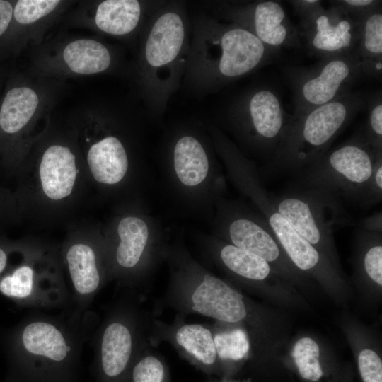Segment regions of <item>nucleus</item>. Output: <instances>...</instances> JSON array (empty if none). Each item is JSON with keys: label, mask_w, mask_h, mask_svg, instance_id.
I'll return each instance as SVG.
<instances>
[{"label": "nucleus", "mask_w": 382, "mask_h": 382, "mask_svg": "<svg viewBox=\"0 0 382 382\" xmlns=\"http://www.w3.org/2000/svg\"><path fill=\"white\" fill-rule=\"evenodd\" d=\"M93 313L74 308L57 316L33 313L16 334L18 382H77Z\"/></svg>", "instance_id": "nucleus-1"}, {"label": "nucleus", "mask_w": 382, "mask_h": 382, "mask_svg": "<svg viewBox=\"0 0 382 382\" xmlns=\"http://www.w3.org/2000/svg\"><path fill=\"white\" fill-rule=\"evenodd\" d=\"M270 48L248 30L206 13L191 23L189 57L183 85L196 96L219 91L262 64Z\"/></svg>", "instance_id": "nucleus-2"}, {"label": "nucleus", "mask_w": 382, "mask_h": 382, "mask_svg": "<svg viewBox=\"0 0 382 382\" xmlns=\"http://www.w3.org/2000/svg\"><path fill=\"white\" fill-rule=\"evenodd\" d=\"M191 23L185 4L163 1L148 18L140 51V82L149 111L161 114L180 87L189 57Z\"/></svg>", "instance_id": "nucleus-3"}, {"label": "nucleus", "mask_w": 382, "mask_h": 382, "mask_svg": "<svg viewBox=\"0 0 382 382\" xmlns=\"http://www.w3.org/2000/svg\"><path fill=\"white\" fill-rule=\"evenodd\" d=\"M13 177L16 181L13 192L22 219L42 223L71 211L89 181L71 149L61 144L48 146L34 170L18 169Z\"/></svg>", "instance_id": "nucleus-4"}, {"label": "nucleus", "mask_w": 382, "mask_h": 382, "mask_svg": "<svg viewBox=\"0 0 382 382\" xmlns=\"http://www.w3.org/2000/svg\"><path fill=\"white\" fill-rule=\"evenodd\" d=\"M152 316L137 292H127L108 307L92 339L95 382H130L132 366L149 343Z\"/></svg>", "instance_id": "nucleus-5"}, {"label": "nucleus", "mask_w": 382, "mask_h": 382, "mask_svg": "<svg viewBox=\"0 0 382 382\" xmlns=\"http://www.w3.org/2000/svg\"><path fill=\"white\" fill-rule=\"evenodd\" d=\"M365 105L361 93L348 92L293 117L272 156L273 167L286 171H301L316 162Z\"/></svg>", "instance_id": "nucleus-6"}, {"label": "nucleus", "mask_w": 382, "mask_h": 382, "mask_svg": "<svg viewBox=\"0 0 382 382\" xmlns=\"http://www.w3.org/2000/svg\"><path fill=\"white\" fill-rule=\"evenodd\" d=\"M377 155L364 134L348 139L301 171L300 190L318 189L363 201Z\"/></svg>", "instance_id": "nucleus-7"}, {"label": "nucleus", "mask_w": 382, "mask_h": 382, "mask_svg": "<svg viewBox=\"0 0 382 382\" xmlns=\"http://www.w3.org/2000/svg\"><path fill=\"white\" fill-rule=\"evenodd\" d=\"M59 250L37 241L22 262L0 280V291L30 308H57L71 301Z\"/></svg>", "instance_id": "nucleus-8"}, {"label": "nucleus", "mask_w": 382, "mask_h": 382, "mask_svg": "<svg viewBox=\"0 0 382 382\" xmlns=\"http://www.w3.org/2000/svg\"><path fill=\"white\" fill-rule=\"evenodd\" d=\"M270 197L277 211L316 249L328 247L335 227L347 220L337 196L325 190H300Z\"/></svg>", "instance_id": "nucleus-9"}, {"label": "nucleus", "mask_w": 382, "mask_h": 382, "mask_svg": "<svg viewBox=\"0 0 382 382\" xmlns=\"http://www.w3.org/2000/svg\"><path fill=\"white\" fill-rule=\"evenodd\" d=\"M63 270L71 284L74 308L86 312L108 281V264L102 247L89 231L71 233L59 249Z\"/></svg>", "instance_id": "nucleus-10"}, {"label": "nucleus", "mask_w": 382, "mask_h": 382, "mask_svg": "<svg viewBox=\"0 0 382 382\" xmlns=\"http://www.w3.org/2000/svg\"><path fill=\"white\" fill-rule=\"evenodd\" d=\"M228 111L234 123L272 156L293 119L277 95L267 88L250 89L236 100Z\"/></svg>", "instance_id": "nucleus-11"}, {"label": "nucleus", "mask_w": 382, "mask_h": 382, "mask_svg": "<svg viewBox=\"0 0 382 382\" xmlns=\"http://www.w3.org/2000/svg\"><path fill=\"white\" fill-rule=\"evenodd\" d=\"M303 16L306 35L312 51L324 57L352 55L358 36V19L340 5L328 10L316 0L296 1Z\"/></svg>", "instance_id": "nucleus-12"}, {"label": "nucleus", "mask_w": 382, "mask_h": 382, "mask_svg": "<svg viewBox=\"0 0 382 382\" xmlns=\"http://www.w3.org/2000/svg\"><path fill=\"white\" fill-rule=\"evenodd\" d=\"M323 59L296 80L294 118L349 92V87L362 73L354 56L335 55Z\"/></svg>", "instance_id": "nucleus-13"}, {"label": "nucleus", "mask_w": 382, "mask_h": 382, "mask_svg": "<svg viewBox=\"0 0 382 382\" xmlns=\"http://www.w3.org/2000/svg\"><path fill=\"white\" fill-rule=\"evenodd\" d=\"M149 342L156 347L162 342L170 343L179 356L207 375L221 376L209 323H188L177 314L170 323L151 317Z\"/></svg>", "instance_id": "nucleus-14"}, {"label": "nucleus", "mask_w": 382, "mask_h": 382, "mask_svg": "<svg viewBox=\"0 0 382 382\" xmlns=\"http://www.w3.org/2000/svg\"><path fill=\"white\" fill-rule=\"evenodd\" d=\"M214 10L222 18L253 33L266 46L276 48L294 40L295 30L281 4L274 1L217 3Z\"/></svg>", "instance_id": "nucleus-15"}, {"label": "nucleus", "mask_w": 382, "mask_h": 382, "mask_svg": "<svg viewBox=\"0 0 382 382\" xmlns=\"http://www.w3.org/2000/svg\"><path fill=\"white\" fill-rule=\"evenodd\" d=\"M253 195L265 216L267 224L291 262L304 271L318 268L321 260L318 250L301 236L277 211L271 197H267L257 183H253Z\"/></svg>", "instance_id": "nucleus-16"}, {"label": "nucleus", "mask_w": 382, "mask_h": 382, "mask_svg": "<svg viewBox=\"0 0 382 382\" xmlns=\"http://www.w3.org/2000/svg\"><path fill=\"white\" fill-rule=\"evenodd\" d=\"M119 243L111 252L110 270L129 289L138 286L137 272L146 253L149 231L146 223L134 216L122 218L117 226Z\"/></svg>", "instance_id": "nucleus-17"}, {"label": "nucleus", "mask_w": 382, "mask_h": 382, "mask_svg": "<svg viewBox=\"0 0 382 382\" xmlns=\"http://www.w3.org/2000/svg\"><path fill=\"white\" fill-rule=\"evenodd\" d=\"M164 1L106 0L98 6L95 21L102 31L122 36L134 31L145 14L157 9Z\"/></svg>", "instance_id": "nucleus-18"}, {"label": "nucleus", "mask_w": 382, "mask_h": 382, "mask_svg": "<svg viewBox=\"0 0 382 382\" xmlns=\"http://www.w3.org/2000/svg\"><path fill=\"white\" fill-rule=\"evenodd\" d=\"M86 163L88 175L103 185L118 183L129 168L125 148L115 136H107L92 144L87 153Z\"/></svg>", "instance_id": "nucleus-19"}, {"label": "nucleus", "mask_w": 382, "mask_h": 382, "mask_svg": "<svg viewBox=\"0 0 382 382\" xmlns=\"http://www.w3.org/2000/svg\"><path fill=\"white\" fill-rule=\"evenodd\" d=\"M228 236L232 245L256 255L269 263L278 262L281 259L282 247L265 221L236 218L229 224Z\"/></svg>", "instance_id": "nucleus-20"}, {"label": "nucleus", "mask_w": 382, "mask_h": 382, "mask_svg": "<svg viewBox=\"0 0 382 382\" xmlns=\"http://www.w3.org/2000/svg\"><path fill=\"white\" fill-rule=\"evenodd\" d=\"M358 19L355 57L362 73L379 76L382 69V14L378 8Z\"/></svg>", "instance_id": "nucleus-21"}, {"label": "nucleus", "mask_w": 382, "mask_h": 382, "mask_svg": "<svg viewBox=\"0 0 382 382\" xmlns=\"http://www.w3.org/2000/svg\"><path fill=\"white\" fill-rule=\"evenodd\" d=\"M223 379H228L235 365L249 356L250 343L247 331L240 326H228L215 321L210 325Z\"/></svg>", "instance_id": "nucleus-22"}, {"label": "nucleus", "mask_w": 382, "mask_h": 382, "mask_svg": "<svg viewBox=\"0 0 382 382\" xmlns=\"http://www.w3.org/2000/svg\"><path fill=\"white\" fill-rule=\"evenodd\" d=\"M174 168L180 180L188 186L199 184L206 178L209 161L200 141L190 135L178 139L173 151Z\"/></svg>", "instance_id": "nucleus-23"}, {"label": "nucleus", "mask_w": 382, "mask_h": 382, "mask_svg": "<svg viewBox=\"0 0 382 382\" xmlns=\"http://www.w3.org/2000/svg\"><path fill=\"white\" fill-rule=\"evenodd\" d=\"M63 57L71 71L82 74L105 71L110 66L112 60L110 51L103 44L87 39L68 44Z\"/></svg>", "instance_id": "nucleus-24"}, {"label": "nucleus", "mask_w": 382, "mask_h": 382, "mask_svg": "<svg viewBox=\"0 0 382 382\" xmlns=\"http://www.w3.org/2000/svg\"><path fill=\"white\" fill-rule=\"evenodd\" d=\"M38 104L36 93L27 87L10 90L0 111V127L7 134L19 132L30 121Z\"/></svg>", "instance_id": "nucleus-25"}, {"label": "nucleus", "mask_w": 382, "mask_h": 382, "mask_svg": "<svg viewBox=\"0 0 382 382\" xmlns=\"http://www.w3.org/2000/svg\"><path fill=\"white\" fill-rule=\"evenodd\" d=\"M219 257L228 270L250 281H262L271 272L270 263L265 260L232 244L221 248Z\"/></svg>", "instance_id": "nucleus-26"}, {"label": "nucleus", "mask_w": 382, "mask_h": 382, "mask_svg": "<svg viewBox=\"0 0 382 382\" xmlns=\"http://www.w3.org/2000/svg\"><path fill=\"white\" fill-rule=\"evenodd\" d=\"M130 382H171L167 361L150 343L137 357L132 368Z\"/></svg>", "instance_id": "nucleus-27"}, {"label": "nucleus", "mask_w": 382, "mask_h": 382, "mask_svg": "<svg viewBox=\"0 0 382 382\" xmlns=\"http://www.w3.org/2000/svg\"><path fill=\"white\" fill-rule=\"evenodd\" d=\"M292 357L299 374L303 380L318 382L325 375L320 362L318 344L311 338L303 337L295 344Z\"/></svg>", "instance_id": "nucleus-28"}, {"label": "nucleus", "mask_w": 382, "mask_h": 382, "mask_svg": "<svg viewBox=\"0 0 382 382\" xmlns=\"http://www.w3.org/2000/svg\"><path fill=\"white\" fill-rule=\"evenodd\" d=\"M59 3L58 0H20L14 8V17L20 23H32L52 12Z\"/></svg>", "instance_id": "nucleus-29"}, {"label": "nucleus", "mask_w": 382, "mask_h": 382, "mask_svg": "<svg viewBox=\"0 0 382 382\" xmlns=\"http://www.w3.org/2000/svg\"><path fill=\"white\" fill-rule=\"evenodd\" d=\"M364 135L377 155H382V103L381 98L372 102Z\"/></svg>", "instance_id": "nucleus-30"}, {"label": "nucleus", "mask_w": 382, "mask_h": 382, "mask_svg": "<svg viewBox=\"0 0 382 382\" xmlns=\"http://www.w3.org/2000/svg\"><path fill=\"white\" fill-rule=\"evenodd\" d=\"M21 220L13 192L0 184V235Z\"/></svg>", "instance_id": "nucleus-31"}, {"label": "nucleus", "mask_w": 382, "mask_h": 382, "mask_svg": "<svg viewBox=\"0 0 382 382\" xmlns=\"http://www.w3.org/2000/svg\"><path fill=\"white\" fill-rule=\"evenodd\" d=\"M381 232L376 231L371 245L363 257V267L367 276L378 285H382V245Z\"/></svg>", "instance_id": "nucleus-32"}, {"label": "nucleus", "mask_w": 382, "mask_h": 382, "mask_svg": "<svg viewBox=\"0 0 382 382\" xmlns=\"http://www.w3.org/2000/svg\"><path fill=\"white\" fill-rule=\"evenodd\" d=\"M358 368L363 382H382V361L374 351H361Z\"/></svg>", "instance_id": "nucleus-33"}, {"label": "nucleus", "mask_w": 382, "mask_h": 382, "mask_svg": "<svg viewBox=\"0 0 382 382\" xmlns=\"http://www.w3.org/2000/svg\"><path fill=\"white\" fill-rule=\"evenodd\" d=\"M382 198V156L377 158L371 178L367 184L362 203L375 204Z\"/></svg>", "instance_id": "nucleus-34"}, {"label": "nucleus", "mask_w": 382, "mask_h": 382, "mask_svg": "<svg viewBox=\"0 0 382 382\" xmlns=\"http://www.w3.org/2000/svg\"><path fill=\"white\" fill-rule=\"evenodd\" d=\"M338 2L341 7L352 16H356V18L376 8L378 4V1L373 0H344Z\"/></svg>", "instance_id": "nucleus-35"}, {"label": "nucleus", "mask_w": 382, "mask_h": 382, "mask_svg": "<svg viewBox=\"0 0 382 382\" xmlns=\"http://www.w3.org/2000/svg\"><path fill=\"white\" fill-rule=\"evenodd\" d=\"M31 241L28 240L12 241L0 237V274L8 266L10 253L25 248Z\"/></svg>", "instance_id": "nucleus-36"}, {"label": "nucleus", "mask_w": 382, "mask_h": 382, "mask_svg": "<svg viewBox=\"0 0 382 382\" xmlns=\"http://www.w3.org/2000/svg\"><path fill=\"white\" fill-rule=\"evenodd\" d=\"M13 13L11 4L7 1L0 0V35L7 28Z\"/></svg>", "instance_id": "nucleus-37"}, {"label": "nucleus", "mask_w": 382, "mask_h": 382, "mask_svg": "<svg viewBox=\"0 0 382 382\" xmlns=\"http://www.w3.org/2000/svg\"><path fill=\"white\" fill-rule=\"evenodd\" d=\"M362 228L372 231H382L381 212L376 213L361 221Z\"/></svg>", "instance_id": "nucleus-38"}, {"label": "nucleus", "mask_w": 382, "mask_h": 382, "mask_svg": "<svg viewBox=\"0 0 382 382\" xmlns=\"http://www.w3.org/2000/svg\"><path fill=\"white\" fill-rule=\"evenodd\" d=\"M219 382H251V381L250 380L239 381H233V380H231V379H225V380H222V381H221Z\"/></svg>", "instance_id": "nucleus-39"}]
</instances>
